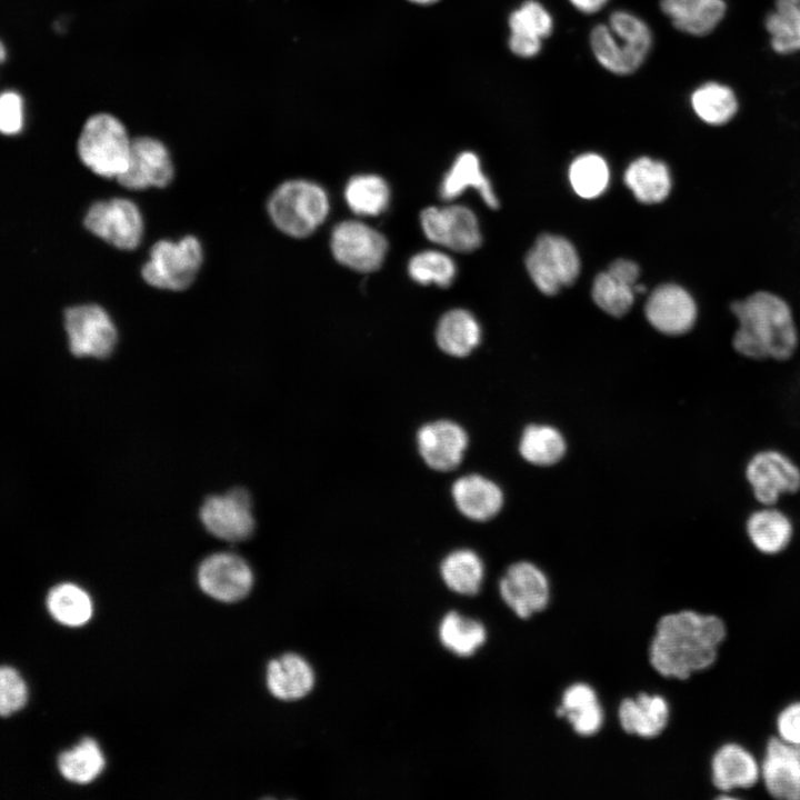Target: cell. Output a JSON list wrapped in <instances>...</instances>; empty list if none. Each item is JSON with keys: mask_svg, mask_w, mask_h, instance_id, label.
<instances>
[{"mask_svg": "<svg viewBox=\"0 0 800 800\" xmlns=\"http://www.w3.org/2000/svg\"><path fill=\"white\" fill-rule=\"evenodd\" d=\"M441 577L452 591L472 596L481 587L483 564L479 556L467 549L449 553L440 566Z\"/></svg>", "mask_w": 800, "mask_h": 800, "instance_id": "cell-32", "label": "cell"}, {"mask_svg": "<svg viewBox=\"0 0 800 800\" xmlns=\"http://www.w3.org/2000/svg\"><path fill=\"white\" fill-rule=\"evenodd\" d=\"M652 41L651 29L611 28L608 23L594 26L589 36L598 63L617 76L636 72L646 61Z\"/></svg>", "mask_w": 800, "mask_h": 800, "instance_id": "cell-6", "label": "cell"}, {"mask_svg": "<svg viewBox=\"0 0 800 800\" xmlns=\"http://www.w3.org/2000/svg\"><path fill=\"white\" fill-rule=\"evenodd\" d=\"M198 582L204 593L222 602H236L251 590L253 574L240 556L217 552L199 566Z\"/></svg>", "mask_w": 800, "mask_h": 800, "instance_id": "cell-15", "label": "cell"}, {"mask_svg": "<svg viewBox=\"0 0 800 800\" xmlns=\"http://www.w3.org/2000/svg\"><path fill=\"white\" fill-rule=\"evenodd\" d=\"M569 180L578 196L586 199L596 198L600 196L608 186V164L599 154L584 153L571 163Z\"/></svg>", "mask_w": 800, "mask_h": 800, "instance_id": "cell-38", "label": "cell"}, {"mask_svg": "<svg viewBox=\"0 0 800 800\" xmlns=\"http://www.w3.org/2000/svg\"><path fill=\"white\" fill-rule=\"evenodd\" d=\"M331 250L338 262L360 272H371L382 264L388 243L378 231L360 221L339 223L331 236Z\"/></svg>", "mask_w": 800, "mask_h": 800, "instance_id": "cell-13", "label": "cell"}, {"mask_svg": "<svg viewBox=\"0 0 800 800\" xmlns=\"http://www.w3.org/2000/svg\"><path fill=\"white\" fill-rule=\"evenodd\" d=\"M746 533L757 551L776 556L791 543L793 524L788 514L774 506H761L749 514Z\"/></svg>", "mask_w": 800, "mask_h": 800, "instance_id": "cell-21", "label": "cell"}, {"mask_svg": "<svg viewBox=\"0 0 800 800\" xmlns=\"http://www.w3.org/2000/svg\"><path fill=\"white\" fill-rule=\"evenodd\" d=\"M746 480L761 506H774L782 496L800 490V468L786 453L766 449L747 462Z\"/></svg>", "mask_w": 800, "mask_h": 800, "instance_id": "cell-8", "label": "cell"}, {"mask_svg": "<svg viewBox=\"0 0 800 800\" xmlns=\"http://www.w3.org/2000/svg\"><path fill=\"white\" fill-rule=\"evenodd\" d=\"M106 764L104 757L98 743L83 739L73 749L62 752L58 758V768L61 776L74 783L86 784L92 782L102 772Z\"/></svg>", "mask_w": 800, "mask_h": 800, "instance_id": "cell-34", "label": "cell"}, {"mask_svg": "<svg viewBox=\"0 0 800 800\" xmlns=\"http://www.w3.org/2000/svg\"><path fill=\"white\" fill-rule=\"evenodd\" d=\"M578 11L592 14L600 11L609 0H568Z\"/></svg>", "mask_w": 800, "mask_h": 800, "instance_id": "cell-47", "label": "cell"}, {"mask_svg": "<svg viewBox=\"0 0 800 800\" xmlns=\"http://www.w3.org/2000/svg\"><path fill=\"white\" fill-rule=\"evenodd\" d=\"M468 187L477 189L489 208H499V201L490 181L481 171L478 157L470 151L460 153L446 173L440 186V197L444 200H452Z\"/></svg>", "mask_w": 800, "mask_h": 800, "instance_id": "cell-27", "label": "cell"}, {"mask_svg": "<svg viewBox=\"0 0 800 800\" xmlns=\"http://www.w3.org/2000/svg\"><path fill=\"white\" fill-rule=\"evenodd\" d=\"M669 712V704L662 696L648 693L624 699L618 710L623 730L642 738L658 737L667 728Z\"/></svg>", "mask_w": 800, "mask_h": 800, "instance_id": "cell-24", "label": "cell"}, {"mask_svg": "<svg viewBox=\"0 0 800 800\" xmlns=\"http://www.w3.org/2000/svg\"><path fill=\"white\" fill-rule=\"evenodd\" d=\"M557 714L566 717L581 736L594 734L603 723V711L597 694L584 683L572 684L563 692Z\"/></svg>", "mask_w": 800, "mask_h": 800, "instance_id": "cell-28", "label": "cell"}, {"mask_svg": "<svg viewBox=\"0 0 800 800\" xmlns=\"http://www.w3.org/2000/svg\"><path fill=\"white\" fill-rule=\"evenodd\" d=\"M23 127V102L19 93L4 91L0 98V129L3 134H17Z\"/></svg>", "mask_w": 800, "mask_h": 800, "instance_id": "cell-43", "label": "cell"}, {"mask_svg": "<svg viewBox=\"0 0 800 800\" xmlns=\"http://www.w3.org/2000/svg\"><path fill=\"white\" fill-rule=\"evenodd\" d=\"M519 450L528 462L537 466H551L563 457L566 442L556 428L532 424L526 428Z\"/></svg>", "mask_w": 800, "mask_h": 800, "instance_id": "cell-36", "label": "cell"}, {"mask_svg": "<svg viewBox=\"0 0 800 800\" xmlns=\"http://www.w3.org/2000/svg\"><path fill=\"white\" fill-rule=\"evenodd\" d=\"M734 319L731 347L737 354L753 361L791 359L800 340L796 311L782 294L757 289L731 300Z\"/></svg>", "mask_w": 800, "mask_h": 800, "instance_id": "cell-1", "label": "cell"}, {"mask_svg": "<svg viewBox=\"0 0 800 800\" xmlns=\"http://www.w3.org/2000/svg\"><path fill=\"white\" fill-rule=\"evenodd\" d=\"M173 178V166L166 146L151 137L132 139L129 164L117 181L126 189L143 190L167 187Z\"/></svg>", "mask_w": 800, "mask_h": 800, "instance_id": "cell-16", "label": "cell"}, {"mask_svg": "<svg viewBox=\"0 0 800 800\" xmlns=\"http://www.w3.org/2000/svg\"><path fill=\"white\" fill-rule=\"evenodd\" d=\"M346 201L360 216H377L386 210L390 200L387 182L374 174L352 177L346 186Z\"/></svg>", "mask_w": 800, "mask_h": 800, "instance_id": "cell-35", "label": "cell"}, {"mask_svg": "<svg viewBox=\"0 0 800 800\" xmlns=\"http://www.w3.org/2000/svg\"><path fill=\"white\" fill-rule=\"evenodd\" d=\"M528 273L544 294H556L579 276L580 260L571 242L560 236L538 238L526 257Z\"/></svg>", "mask_w": 800, "mask_h": 800, "instance_id": "cell-7", "label": "cell"}, {"mask_svg": "<svg viewBox=\"0 0 800 800\" xmlns=\"http://www.w3.org/2000/svg\"><path fill=\"white\" fill-rule=\"evenodd\" d=\"M409 1L418 3V4H431L439 0H409Z\"/></svg>", "mask_w": 800, "mask_h": 800, "instance_id": "cell-48", "label": "cell"}, {"mask_svg": "<svg viewBox=\"0 0 800 800\" xmlns=\"http://www.w3.org/2000/svg\"><path fill=\"white\" fill-rule=\"evenodd\" d=\"M776 729L780 739L800 746V701L787 704L778 713Z\"/></svg>", "mask_w": 800, "mask_h": 800, "instance_id": "cell-44", "label": "cell"}, {"mask_svg": "<svg viewBox=\"0 0 800 800\" xmlns=\"http://www.w3.org/2000/svg\"><path fill=\"white\" fill-rule=\"evenodd\" d=\"M508 47L517 57L533 58L542 49V39L521 33H510Z\"/></svg>", "mask_w": 800, "mask_h": 800, "instance_id": "cell-45", "label": "cell"}, {"mask_svg": "<svg viewBox=\"0 0 800 800\" xmlns=\"http://www.w3.org/2000/svg\"><path fill=\"white\" fill-rule=\"evenodd\" d=\"M203 260L202 247L193 236L179 241L159 240L143 264V280L158 289L181 291L194 281Z\"/></svg>", "mask_w": 800, "mask_h": 800, "instance_id": "cell-5", "label": "cell"}, {"mask_svg": "<svg viewBox=\"0 0 800 800\" xmlns=\"http://www.w3.org/2000/svg\"><path fill=\"white\" fill-rule=\"evenodd\" d=\"M499 590L503 601L522 619L543 610L550 596L544 573L527 561L508 568L500 580Z\"/></svg>", "mask_w": 800, "mask_h": 800, "instance_id": "cell-18", "label": "cell"}, {"mask_svg": "<svg viewBox=\"0 0 800 800\" xmlns=\"http://www.w3.org/2000/svg\"><path fill=\"white\" fill-rule=\"evenodd\" d=\"M83 224L96 237L121 250L136 249L143 233L141 212L126 198L94 202L87 211Z\"/></svg>", "mask_w": 800, "mask_h": 800, "instance_id": "cell-9", "label": "cell"}, {"mask_svg": "<svg viewBox=\"0 0 800 800\" xmlns=\"http://www.w3.org/2000/svg\"><path fill=\"white\" fill-rule=\"evenodd\" d=\"M624 182L638 201L661 203L672 191V176L668 164L650 157L636 159L624 173Z\"/></svg>", "mask_w": 800, "mask_h": 800, "instance_id": "cell-26", "label": "cell"}, {"mask_svg": "<svg viewBox=\"0 0 800 800\" xmlns=\"http://www.w3.org/2000/svg\"><path fill=\"white\" fill-rule=\"evenodd\" d=\"M273 223L288 236L303 238L311 234L327 218L329 200L318 184L306 180L282 183L268 203Z\"/></svg>", "mask_w": 800, "mask_h": 800, "instance_id": "cell-4", "label": "cell"}, {"mask_svg": "<svg viewBox=\"0 0 800 800\" xmlns=\"http://www.w3.org/2000/svg\"><path fill=\"white\" fill-rule=\"evenodd\" d=\"M417 444L421 458L431 469L450 471L461 462L468 436L459 424L438 420L419 429Z\"/></svg>", "mask_w": 800, "mask_h": 800, "instance_id": "cell-20", "label": "cell"}, {"mask_svg": "<svg viewBox=\"0 0 800 800\" xmlns=\"http://www.w3.org/2000/svg\"><path fill=\"white\" fill-rule=\"evenodd\" d=\"M764 26L776 52L787 54L800 50V2L774 6Z\"/></svg>", "mask_w": 800, "mask_h": 800, "instance_id": "cell-37", "label": "cell"}, {"mask_svg": "<svg viewBox=\"0 0 800 800\" xmlns=\"http://www.w3.org/2000/svg\"><path fill=\"white\" fill-rule=\"evenodd\" d=\"M426 237L457 252H471L480 247L481 233L474 213L464 206L430 207L420 214Z\"/></svg>", "mask_w": 800, "mask_h": 800, "instance_id": "cell-14", "label": "cell"}, {"mask_svg": "<svg viewBox=\"0 0 800 800\" xmlns=\"http://www.w3.org/2000/svg\"><path fill=\"white\" fill-rule=\"evenodd\" d=\"M710 769L713 787L726 794L719 796V799H734L730 792L753 788L761 778L756 756L736 742L724 743L714 751Z\"/></svg>", "mask_w": 800, "mask_h": 800, "instance_id": "cell-19", "label": "cell"}, {"mask_svg": "<svg viewBox=\"0 0 800 800\" xmlns=\"http://www.w3.org/2000/svg\"><path fill=\"white\" fill-rule=\"evenodd\" d=\"M644 314L648 322L660 333L679 337L694 329L700 318V306L687 288L667 282L650 292Z\"/></svg>", "mask_w": 800, "mask_h": 800, "instance_id": "cell-11", "label": "cell"}, {"mask_svg": "<svg viewBox=\"0 0 800 800\" xmlns=\"http://www.w3.org/2000/svg\"><path fill=\"white\" fill-rule=\"evenodd\" d=\"M659 4L676 29L697 37L712 32L727 11L724 0H660Z\"/></svg>", "mask_w": 800, "mask_h": 800, "instance_id": "cell-22", "label": "cell"}, {"mask_svg": "<svg viewBox=\"0 0 800 800\" xmlns=\"http://www.w3.org/2000/svg\"><path fill=\"white\" fill-rule=\"evenodd\" d=\"M480 327L467 310H450L440 319L436 339L439 348L453 357L468 356L480 342Z\"/></svg>", "mask_w": 800, "mask_h": 800, "instance_id": "cell-30", "label": "cell"}, {"mask_svg": "<svg viewBox=\"0 0 800 800\" xmlns=\"http://www.w3.org/2000/svg\"><path fill=\"white\" fill-rule=\"evenodd\" d=\"M439 638L451 652L469 657L484 643L487 632L480 621L451 611L440 622Z\"/></svg>", "mask_w": 800, "mask_h": 800, "instance_id": "cell-33", "label": "cell"}, {"mask_svg": "<svg viewBox=\"0 0 800 800\" xmlns=\"http://www.w3.org/2000/svg\"><path fill=\"white\" fill-rule=\"evenodd\" d=\"M199 517L209 533L229 542L248 539L254 529L251 498L243 488L208 497Z\"/></svg>", "mask_w": 800, "mask_h": 800, "instance_id": "cell-12", "label": "cell"}, {"mask_svg": "<svg viewBox=\"0 0 800 800\" xmlns=\"http://www.w3.org/2000/svg\"><path fill=\"white\" fill-rule=\"evenodd\" d=\"M510 33H521L540 39L548 38L553 30V18L538 0H526L508 18Z\"/></svg>", "mask_w": 800, "mask_h": 800, "instance_id": "cell-41", "label": "cell"}, {"mask_svg": "<svg viewBox=\"0 0 800 800\" xmlns=\"http://www.w3.org/2000/svg\"><path fill=\"white\" fill-rule=\"evenodd\" d=\"M132 140L122 122L97 113L84 122L77 143L82 163L97 176L118 178L129 164Z\"/></svg>", "mask_w": 800, "mask_h": 800, "instance_id": "cell-3", "label": "cell"}, {"mask_svg": "<svg viewBox=\"0 0 800 800\" xmlns=\"http://www.w3.org/2000/svg\"><path fill=\"white\" fill-rule=\"evenodd\" d=\"M47 608L54 620L68 627L83 626L93 612L90 596L73 583L53 587L47 597Z\"/></svg>", "mask_w": 800, "mask_h": 800, "instance_id": "cell-31", "label": "cell"}, {"mask_svg": "<svg viewBox=\"0 0 800 800\" xmlns=\"http://www.w3.org/2000/svg\"><path fill=\"white\" fill-rule=\"evenodd\" d=\"M4 54H6L4 47H3V44H1V59L2 60L4 59Z\"/></svg>", "mask_w": 800, "mask_h": 800, "instance_id": "cell-49", "label": "cell"}, {"mask_svg": "<svg viewBox=\"0 0 800 800\" xmlns=\"http://www.w3.org/2000/svg\"><path fill=\"white\" fill-rule=\"evenodd\" d=\"M726 638L727 626L718 614L694 610L664 614L650 643V663L666 678L687 680L716 663Z\"/></svg>", "mask_w": 800, "mask_h": 800, "instance_id": "cell-2", "label": "cell"}, {"mask_svg": "<svg viewBox=\"0 0 800 800\" xmlns=\"http://www.w3.org/2000/svg\"><path fill=\"white\" fill-rule=\"evenodd\" d=\"M410 277L418 283H436L441 288L449 287L456 276V264L447 254L439 251H423L414 257L408 266Z\"/></svg>", "mask_w": 800, "mask_h": 800, "instance_id": "cell-40", "label": "cell"}, {"mask_svg": "<svg viewBox=\"0 0 800 800\" xmlns=\"http://www.w3.org/2000/svg\"><path fill=\"white\" fill-rule=\"evenodd\" d=\"M608 272L617 279L632 287H636L640 274V269L638 264L633 261L627 259H618L610 264Z\"/></svg>", "mask_w": 800, "mask_h": 800, "instance_id": "cell-46", "label": "cell"}, {"mask_svg": "<svg viewBox=\"0 0 800 800\" xmlns=\"http://www.w3.org/2000/svg\"><path fill=\"white\" fill-rule=\"evenodd\" d=\"M760 769L764 789L772 798L800 800V746L770 737Z\"/></svg>", "mask_w": 800, "mask_h": 800, "instance_id": "cell-17", "label": "cell"}, {"mask_svg": "<svg viewBox=\"0 0 800 800\" xmlns=\"http://www.w3.org/2000/svg\"><path fill=\"white\" fill-rule=\"evenodd\" d=\"M690 104L697 118L711 127L728 124L739 109L733 90L717 81H709L696 88L691 93Z\"/></svg>", "mask_w": 800, "mask_h": 800, "instance_id": "cell-29", "label": "cell"}, {"mask_svg": "<svg viewBox=\"0 0 800 800\" xmlns=\"http://www.w3.org/2000/svg\"><path fill=\"white\" fill-rule=\"evenodd\" d=\"M27 686L20 674L11 667H2L0 671V713L9 717L20 710L27 702Z\"/></svg>", "mask_w": 800, "mask_h": 800, "instance_id": "cell-42", "label": "cell"}, {"mask_svg": "<svg viewBox=\"0 0 800 800\" xmlns=\"http://www.w3.org/2000/svg\"><path fill=\"white\" fill-rule=\"evenodd\" d=\"M64 329L71 353L76 357L107 358L117 342L116 327L98 304H80L66 309Z\"/></svg>", "mask_w": 800, "mask_h": 800, "instance_id": "cell-10", "label": "cell"}, {"mask_svg": "<svg viewBox=\"0 0 800 800\" xmlns=\"http://www.w3.org/2000/svg\"><path fill=\"white\" fill-rule=\"evenodd\" d=\"M314 683L311 666L296 653L271 660L267 668L269 691L281 700H297L308 694Z\"/></svg>", "mask_w": 800, "mask_h": 800, "instance_id": "cell-25", "label": "cell"}, {"mask_svg": "<svg viewBox=\"0 0 800 800\" xmlns=\"http://www.w3.org/2000/svg\"><path fill=\"white\" fill-rule=\"evenodd\" d=\"M634 287L617 279L608 271L598 274L592 286V298L604 312L621 317L631 308Z\"/></svg>", "mask_w": 800, "mask_h": 800, "instance_id": "cell-39", "label": "cell"}, {"mask_svg": "<svg viewBox=\"0 0 800 800\" xmlns=\"http://www.w3.org/2000/svg\"><path fill=\"white\" fill-rule=\"evenodd\" d=\"M452 496L459 511L476 521L493 518L500 511L503 502L500 488L479 474L459 478L453 483Z\"/></svg>", "mask_w": 800, "mask_h": 800, "instance_id": "cell-23", "label": "cell"}]
</instances>
